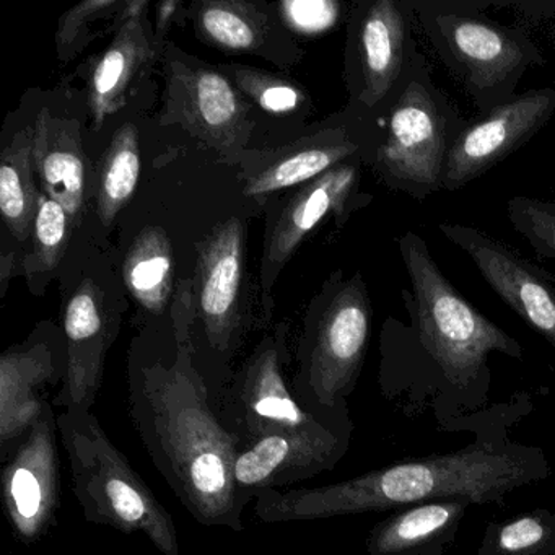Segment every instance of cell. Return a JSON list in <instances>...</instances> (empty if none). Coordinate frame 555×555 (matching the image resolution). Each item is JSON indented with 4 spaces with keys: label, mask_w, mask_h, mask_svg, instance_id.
I'll return each instance as SVG.
<instances>
[{
    "label": "cell",
    "mask_w": 555,
    "mask_h": 555,
    "mask_svg": "<svg viewBox=\"0 0 555 555\" xmlns=\"http://www.w3.org/2000/svg\"><path fill=\"white\" fill-rule=\"evenodd\" d=\"M67 359L47 340L12 347L0 357V463L50 402L48 388L63 386Z\"/></svg>",
    "instance_id": "15"
},
{
    "label": "cell",
    "mask_w": 555,
    "mask_h": 555,
    "mask_svg": "<svg viewBox=\"0 0 555 555\" xmlns=\"http://www.w3.org/2000/svg\"><path fill=\"white\" fill-rule=\"evenodd\" d=\"M60 428L53 402L2 463V499L12 532L24 544L56 526L60 508Z\"/></svg>",
    "instance_id": "7"
},
{
    "label": "cell",
    "mask_w": 555,
    "mask_h": 555,
    "mask_svg": "<svg viewBox=\"0 0 555 555\" xmlns=\"http://www.w3.org/2000/svg\"><path fill=\"white\" fill-rule=\"evenodd\" d=\"M173 246L160 227H147L129 248L122 266L126 287L151 313H162L173 288Z\"/></svg>",
    "instance_id": "23"
},
{
    "label": "cell",
    "mask_w": 555,
    "mask_h": 555,
    "mask_svg": "<svg viewBox=\"0 0 555 555\" xmlns=\"http://www.w3.org/2000/svg\"><path fill=\"white\" fill-rule=\"evenodd\" d=\"M353 425L262 438L242 450L235 463V482L246 506L258 493L284 489L333 470L349 450Z\"/></svg>",
    "instance_id": "9"
},
{
    "label": "cell",
    "mask_w": 555,
    "mask_h": 555,
    "mask_svg": "<svg viewBox=\"0 0 555 555\" xmlns=\"http://www.w3.org/2000/svg\"><path fill=\"white\" fill-rule=\"evenodd\" d=\"M73 225L69 212L60 203L40 193L31 232L34 249L25 261L28 274L50 272L57 268L69 245Z\"/></svg>",
    "instance_id": "28"
},
{
    "label": "cell",
    "mask_w": 555,
    "mask_h": 555,
    "mask_svg": "<svg viewBox=\"0 0 555 555\" xmlns=\"http://www.w3.org/2000/svg\"><path fill=\"white\" fill-rule=\"evenodd\" d=\"M193 282L178 287L173 349L129 366V417L155 469L191 518L206 528L243 531L246 505L235 482L243 444L220 418L196 359L191 326Z\"/></svg>",
    "instance_id": "1"
},
{
    "label": "cell",
    "mask_w": 555,
    "mask_h": 555,
    "mask_svg": "<svg viewBox=\"0 0 555 555\" xmlns=\"http://www.w3.org/2000/svg\"><path fill=\"white\" fill-rule=\"evenodd\" d=\"M555 109L554 90L525 93L461 132L451 147L443 183L457 190L525 144Z\"/></svg>",
    "instance_id": "11"
},
{
    "label": "cell",
    "mask_w": 555,
    "mask_h": 555,
    "mask_svg": "<svg viewBox=\"0 0 555 555\" xmlns=\"http://www.w3.org/2000/svg\"><path fill=\"white\" fill-rule=\"evenodd\" d=\"M362 48V102L373 106L382 102L401 74L404 56V21L391 0H379L366 12L360 31Z\"/></svg>",
    "instance_id": "21"
},
{
    "label": "cell",
    "mask_w": 555,
    "mask_h": 555,
    "mask_svg": "<svg viewBox=\"0 0 555 555\" xmlns=\"http://www.w3.org/2000/svg\"><path fill=\"white\" fill-rule=\"evenodd\" d=\"M399 249L414 292L412 314L422 346L453 385H470L490 352L521 359V346L447 281L415 233H405Z\"/></svg>",
    "instance_id": "4"
},
{
    "label": "cell",
    "mask_w": 555,
    "mask_h": 555,
    "mask_svg": "<svg viewBox=\"0 0 555 555\" xmlns=\"http://www.w3.org/2000/svg\"><path fill=\"white\" fill-rule=\"evenodd\" d=\"M470 500L463 496L404 506L373 526L369 555H443L453 544Z\"/></svg>",
    "instance_id": "19"
},
{
    "label": "cell",
    "mask_w": 555,
    "mask_h": 555,
    "mask_svg": "<svg viewBox=\"0 0 555 555\" xmlns=\"http://www.w3.org/2000/svg\"><path fill=\"white\" fill-rule=\"evenodd\" d=\"M31 164L43 193L60 203L77 225L86 204L87 165L79 122L38 113L34 125Z\"/></svg>",
    "instance_id": "18"
},
{
    "label": "cell",
    "mask_w": 555,
    "mask_h": 555,
    "mask_svg": "<svg viewBox=\"0 0 555 555\" xmlns=\"http://www.w3.org/2000/svg\"><path fill=\"white\" fill-rule=\"evenodd\" d=\"M235 77L240 89L266 112L284 115L304 103V93L298 87L271 74L238 69Z\"/></svg>",
    "instance_id": "30"
},
{
    "label": "cell",
    "mask_w": 555,
    "mask_h": 555,
    "mask_svg": "<svg viewBox=\"0 0 555 555\" xmlns=\"http://www.w3.org/2000/svg\"><path fill=\"white\" fill-rule=\"evenodd\" d=\"M548 474L539 448L470 444L454 453L399 461L330 486L262 490L255 499V513L262 522L274 525L386 512L454 496L500 505L513 490Z\"/></svg>",
    "instance_id": "2"
},
{
    "label": "cell",
    "mask_w": 555,
    "mask_h": 555,
    "mask_svg": "<svg viewBox=\"0 0 555 555\" xmlns=\"http://www.w3.org/2000/svg\"><path fill=\"white\" fill-rule=\"evenodd\" d=\"M164 118L223 155H235L253 129L251 113L227 77L186 64L171 66Z\"/></svg>",
    "instance_id": "8"
},
{
    "label": "cell",
    "mask_w": 555,
    "mask_h": 555,
    "mask_svg": "<svg viewBox=\"0 0 555 555\" xmlns=\"http://www.w3.org/2000/svg\"><path fill=\"white\" fill-rule=\"evenodd\" d=\"M443 158V125L434 100L421 83L411 82L391 109L378 165L396 181L434 188L440 181Z\"/></svg>",
    "instance_id": "13"
},
{
    "label": "cell",
    "mask_w": 555,
    "mask_h": 555,
    "mask_svg": "<svg viewBox=\"0 0 555 555\" xmlns=\"http://www.w3.org/2000/svg\"><path fill=\"white\" fill-rule=\"evenodd\" d=\"M513 225L538 255L555 259V212L544 204L515 199L508 204Z\"/></svg>",
    "instance_id": "31"
},
{
    "label": "cell",
    "mask_w": 555,
    "mask_h": 555,
    "mask_svg": "<svg viewBox=\"0 0 555 555\" xmlns=\"http://www.w3.org/2000/svg\"><path fill=\"white\" fill-rule=\"evenodd\" d=\"M438 27L454 56L469 70L477 89H490L505 80L522 60L515 38L502 28L477 18L443 15Z\"/></svg>",
    "instance_id": "20"
},
{
    "label": "cell",
    "mask_w": 555,
    "mask_h": 555,
    "mask_svg": "<svg viewBox=\"0 0 555 555\" xmlns=\"http://www.w3.org/2000/svg\"><path fill=\"white\" fill-rule=\"evenodd\" d=\"M141 167L138 128L128 122L113 135L96 173V212L103 225H112L134 196Z\"/></svg>",
    "instance_id": "25"
},
{
    "label": "cell",
    "mask_w": 555,
    "mask_h": 555,
    "mask_svg": "<svg viewBox=\"0 0 555 555\" xmlns=\"http://www.w3.org/2000/svg\"><path fill=\"white\" fill-rule=\"evenodd\" d=\"M474 555H555V513L538 508L489 522Z\"/></svg>",
    "instance_id": "27"
},
{
    "label": "cell",
    "mask_w": 555,
    "mask_h": 555,
    "mask_svg": "<svg viewBox=\"0 0 555 555\" xmlns=\"http://www.w3.org/2000/svg\"><path fill=\"white\" fill-rule=\"evenodd\" d=\"M279 9L287 27L304 35L331 30L340 15V4L333 0H285Z\"/></svg>",
    "instance_id": "32"
},
{
    "label": "cell",
    "mask_w": 555,
    "mask_h": 555,
    "mask_svg": "<svg viewBox=\"0 0 555 555\" xmlns=\"http://www.w3.org/2000/svg\"><path fill=\"white\" fill-rule=\"evenodd\" d=\"M147 2H128L119 15L118 31L93 67L89 82V106L96 129L126 105L134 80L154 56V44L145 17Z\"/></svg>",
    "instance_id": "16"
},
{
    "label": "cell",
    "mask_w": 555,
    "mask_h": 555,
    "mask_svg": "<svg viewBox=\"0 0 555 555\" xmlns=\"http://www.w3.org/2000/svg\"><path fill=\"white\" fill-rule=\"evenodd\" d=\"M34 128L18 132L2 152L0 164V210L5 225L18 242L30 238L40 193L31 164Z\"/></svg>",
    "instance_id": "24"
},
{
    "label": "cell",
    "mask_w": 555,
    "mask_h": 555,
    "mask_svg": "<svg viewBox=\"0 0 555 555\" xmlns=\"http://www.w3.org/2000/svg\"><path fill=\"white\" fill-rule=\"evenodd\" d=\"M126 4L128 2H119V0H89L67 11L61 18L56 35L61 61L73 60L89 43L90 35L87 25L93 24L99 18L108 17L115 12L121 14Z\"/></svg>",
    "instance_id": "29"
},
{
    "label": "cell",
    "mask_w": 555,
    "mask_h": 555,
    "mask_svg": "<svg viewBox=\"0 0 555 555\" xmlns=\"http://www.w3.org/2000/svg\"><path fill=\"white\" fill-rule=\"evenodd\" d=\"M287 360L281 331L256 347L220 396L217 411L227 430L242 441L243 450L275 435L352 425V421H330L308 412L285 378Z\"/></svg>",
    "instance_id": "6"
},
{
    "label": "cell",
    "mask_w": 555,
    "mask_h": 555,
    "mask_svg": "<svg viewBox=\"0 0 555 555\" xmlns=\"http://www.w3.org/2000/svg\"><path fill=\"white\" fill-rule=\"evenodd\" d=\"M357 183V168L339 164L305 184L279 214L264 256V288L269 292L279 271L304 240L330 214L339 216Z\"/></svg>",
    "instance_id": "17"
},
{
    "label": "cell",
    "mask_w": 555,
    "mask_h": 555,
    "mask_svg": "<svg viewBox=\"0 0 555 555\" xmlns=\"http://www.w3.org/2000/svg\"><path fill=\"white\" fill-rule=\"evenodd\" d=\"M67 369L63 386L53 398L54 409L93 411L105 375L112 336L102 292L92 279H83L70 297L64 317Z\"/></svg>",
    "instance_id": "14"
},
{
    "label": "cell",
    "mask_w": 555,
    "mask_h": 555,
    "mask_svg": "<svg viewBox=\"0 0 555 555\" xmlns=\"http://www.w3.org/2000/svg\"><path fill=\"white\" fill-rule=\"evenodd\" d=\"M372 308L362 278L350 279L324 308L300 352L292 391L311 414L350 421L347 398L362 372L369 346Z\"/></svg>",
    "instance_id": "5"
},
{
    "label": "cell",
    "mask_w": 555,
    "mask_h": 555,
    "mask_svg": "<svg viewBox=\"0 0 555 555\" xmlns=\"http://www.w3.org/2000/svg\"><path fill=\"white\" fill-rule=\"evenodd\" d=\"M14 253H4L2 255V261H0V287H2V295L8 291L9 279H11L12 269H14Z\"/></svg>",
    "instance_id": "33"
},
{
    "label": "cell",
    "mask_w": 555,
    "mask_h": 555,
    "mask_svg": "<svg viewBox=\"0 0 555 555\" xmlns=\"http://www.w3.org/2000/svg\"><path fill=\"white\" fill-rule=\"evenodd\" d=\"M196 28L207 43L233 53L256 51L266 37V15L256 5L207 0L196 9Z\"/></svg>",
    "instance_id": "26"
},
{
    "label": "cell",
    "mask_w": 555,
    "mask_h": 555,
    "mask_svg": "<svg viewBox=\"0 0 555 555\" xmlns=\"http://www.w3.org/2000/svg\"><path fill=\"white\" fill-rule=\"evenodd\" d=\"M441 232L473 258L487 284L555 349V285L513 249L479 230L441 223Z\"/></svg>",
    "instance_id": "10"
},
{
    "label": "cell",
    "mask_w": 555,
    "mask_h": 555,
    "mask_svg": "<svg viewBox=\"0 0 555 555\" xmlns=\"http://www.w3.org/2000/svg\"><path fill=\"white\" fill-rule=\"evenodd\" d=\"M357 145L347 139L310 138L272 154L246 181L249 197L268 196L285 188L310 183L352 155Z\"/></svg>",
    "instance_id": "22"
},
{
    "label": "cell",
    "mask_w": 555,
    "mask_h": 555,
    "mask_svg": "<svg viewBox=\"0 0 555 555\" xmlns=\"http://www.w3.org/2000/svg\"><path fill=\"white\" fill-rule=\"evenodd\" d=\"M243 255L245 230L238 219L220 223L199 246L194 297L210 349L220 357L236 344Z\"/></svg>",
    "instance_id": "12"
},
{
    "label": "cell",
    "mask_w": 555,
    "mask_h": 555,
    "mask_svg": "<svg viewBox=\"0 0 555 555\" xmlns=\"http://www.w3.org/2000/svg\"><path fill=\"white\" fill-rule=\"evenodd\" d=\"M70 483L83 518L125 534H142L164 555H180L173 516L113 444L92 411L57 414Z\"/></svg>",
    "instance_id": "3"
}]
</instances>
